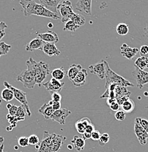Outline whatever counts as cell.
Returning a JSON list of instances; mask_svg holds the SVG:
<instances>
[{"label":"cell","mask_w":148,"mask_h":152,"mask_svg":"<svg viewBox=\"0 0 148 152\" xmlns=\"http://www.w3.org/2000/svg\"><path fill=\"white\" fill-rule=\"evenodd\" d=\"M7 119L10 123V126H7V127L6 128L7 131H11L13 128H15V126H16V124L18 123V121H24L23 119L18 118L16 115H9V114L7 115Z\"/></svg>","instance_id":"25"},{"label":"cell","mask_w":148,"mask_h":152,"mask_svg":"<svg viewBox=\"0 0 148 152\" xmlns=\"http://www.w3.org/2000/svg\"><path fill=\"white\" fill-rule=\"evenodd\" d=\"M7 28V24H6V23H4V21L0 22V31H4V29H5V28Z\"/></svg>","instance_id":"51"},{"label":"cell","mask_w":148,"mask_h":152,"mask_svg":"<svg viewBox=\"0 0 148 152\" xmlns=\"http://www.w3.org/2000/svg\"><path fill=\"white\" fill-rule=\"evenodd\" d=\"M92 0H78L76 5V9L86 15L92 14Z\"/></svg>","instance_id":"15"},{"label":"cell","mask_w":148,"mask_h":152,"mask_svg":"<svg viewBox=\"0 0 148 152\" xmlns=\"http://www.w3.org/2000/svg\"><path fill=\"white\" fill-rule=\"evenodd\" d=\"M48 26H49V28H52L53 27V24H52V23H49V25H48Z\"/></svg>","instance_id":"57"},{"label":"cell","mask_w":148,"mask_h":152,"mask_svg":"<svg viewBox=\"0 0 148 152\" xmlns=\"http://www.w3.org/2000/svg\"><path fill=\"white\" fill-rule=\"evenodd\" d=\"M139 52L137 48H131L126 43H123L120 46V53L124 58L131 60Z\"/></svg>","instance_id":"12"},{"label":"cell","mask_w":148,"mask_h":152,"mask_svg":"<svg viewBox=\"0 0 148 152\" xmlns=\"http://www.w3.org/2000/svg\"><path fill=\"white\" fill-rule=\"evenodd\" d=\"M5 36V31H0V40Z\"/></svg>","instance_id":"54"},{"label":"cell","mask_w":148,"mask_h":152,"mask_svg":"<svg viewBox=\"0 0 148 152\" xmlns=\"http://www.w3.org/2000/svg\"><path fill=\"white\" fill-rule=\"evenodd\" d=\"M18 145L21 147H26L29 145V139L27 137H25V136H23V137H20L18 140Z\"/></svg>","instance_id":"42"},{"label":"cell","mask_w":148,"mask_h":152,"mask_svg":"<svg viewBox=\"0 0 148 152\" xmlns=\"http://www.w3.org/2000/svg\"><path fill=\"white\" fill-rule=\"evenodd\" d=\"M51 75L53 78L57 79L58 80H61L64 78L65 72V69L63 67H59L57 69H54V70H52V72H51Z\"/></svg>","instance_id":"27"},{"label":"cell","mask_w":148,"mask_h":152,"mask_svg":"<svg viewBox=\"0 0 148 152\" xmlns=\"http://www.w3.org/2000/svg\"><path fill=\"white\" fill-rule=\"evenodd\" d=\"M28 139H29V145H36L40 143L39 137H38L36 134H31V135L28 137Z\"/></svg>","instance_id":"36"},{"label":"cell","mask_w":148,"mask_h":152,"mask_svg":"<svg viewBox=\"0 0 148 152\" xmlns=\"http://www.w3.org/2000/svg\"><path fill=\"white\" fill-rule=\"evenodd\" d=\"M134 66L141 70H144L148 68V58L144 56H140L135 61Z\"/></svg>","instance_id":"24"},{"label":"cell","mask_w":148,"mask_h":152,"mask_svg":"<svg viewBox=\"0 0 148 152\" xmlns=\"http://www.w3.org/2000/svg\"><path fill=\"white\" fill-rule=\"evenodd\" d=\"M68 148H69V149H72V148H73V147L71 146V145H68Z\"/></svg>","instance_id":"58"},{"label":"cell","mask_w":148,"mask_h":152,"mask_svg":"<svg viewBox=\"0 0 148 152\" xmlns=\"http://www.w3.org/2000/svg\"><path fill=\"white\" fill-rule=\"evenodd\" d=\"M26 64L27 66V69H29L34 75L36 84L40 87L47 75L50 74L49 64L44 61L37 62L32 57L26 61Z\"/></svg>","instance_id":"2"},{"label":"cell","mask_w":148,"mask_h":152,"mask_svg":"<svg viewBox=\"0 0 148 152\" xmlns=\"http://www.w3.org/2000/svg\"><path fill=\"white\" fill-rule=\"evenodd\" d=\"M70 20H71L72 21H74L76 25H78V26H83L86 22L85 18H84V17L83 16V15H80V14L75 13V12H74V13L72 14V15H71Z\"/></svg>","instance_id":"30"},{"label":"cell","mask_w":148,"mask_h":152,"mask_svg":"<svg viewBox=\"0 0 148 152\" xmlns=\"http://www.w3.org/2000/svg\"><path fill=\"white\" fill-rule=\"evenodd\" d=\"M39 1L40 4L44 6L47 10L58 15L57 8H58L59 4L63 1V0H39Z\"/></svg>","instance_id":"17"},{"label":"cell","mask_w":148,"mask_h":152,"mask_svg":"<svg viewBox=\"0 0 148 152\" xmlns=\"http://www.w3.org/2000/svg\"><path fill=\"white\" fill-rule=\"evenodd\" d=\"M52 96V100L57 101V102H61L62 96L60 94V92H53L51 94Z\"/></svg>","instance_id":"46"},{"label":"cell","mask_w":148,"mask_h":152,"mask_svg":"<svg viewBox=\"0 0 148 152\" xmlns=\"http://www.w3.org/2000/svg\"><path fill=\"white\" fill-rule=\"evenodd\" d=\"M79 27H80V26H78V25H76L74 21H72L71 20H69L68 21H67L66 23H65V26H64V28H63V30H64L65 31H71V32H75V31H76Z\"/></svg>","instance_id":"32"},{"label":"cell","mask_w":148,"mask_h":152,"mask_svg":"<svg viewBox=\"0 0 148 152\" xmlns=\"http://www.w3.org/2000/svg\"><path fill=\"white\" fill-rule=\"evenodd\" d=\"M11 48V45L4 42H0V56L7 55Z\"/></svg>","instance_id":"33"},{"label":"cell","mask_w":148,"mask_h":152,"mask_svg":"<svg viewBox=\"0 0 148 152\" xmlns=\"http://www.w3.org/2000/svg\"><path fill=\"white\" fill-rule=\"evenodd\" d=\"M139 53L141 56L147 57L148 58V45H142L139 49Z\"/></svg>","instance_id":"44"},{"label":"cell","mask_w":148,"mask_h":152,"mask_svg":"<svg viewBox=\"0 0 148 152\" xmlns=\"http://www.w3.org/2000/svg\"><path fill=\"white\" fill-rule=\"evenodd\" d=\"M116 31L119 35H126L129 31V26L125 23H120L116 27Z\"/></svg>","instance_id":"31"},{"label":"cell","mask_w":148,"mask_h":152,"mask_svg":"<svg viewBox=\"0 0 148 152\" xmlns=\"http://www.w3.org/2000/svg\"><path fill=\"white\" fill-rule=\"evenodd\" d=\"M3 84H4V86H5V88H8L12 90L14 94V98H15V99H16L21 104H23V105L24 106L25 108H26L27 110V115L28 116H31L32 113H31V111H30L27 99V93L24 92V91H21V90L18 89V88H15V87L13 86L12 85L10 84L7 81H4Z\"/></svg>","instance_id":"4"},{"label":"cell","mask_w":148,"mask_h":152,"mask_svg":"<svg viewBox=\"0 0 148 152\" xmlns=\"http://www.w3.org/2000/svg\"><path fill=\"white\" fill-rule=\"evenodd\" d=\"M64 85V82H61L60 80H57V79L53 78V77L50 80L43 83L44 87L51 94L53 92H60L63 90Z\"/></svg>","instance_id":"10"},{"label":"cell","mask_w":148,"mask_h":152,"mask_svg":"<svg viewBox=\"0 0 148 152\" xmlns=\"http://www.w3.org/2000/svg\"><path fill=\"white\" fill-rule=\"evenodd\" d=\"M90 72L97 75L100 79L105 78V64L104 60H102L100 62L93 65L89 66Z\"/></svg>","instance_id":"14"},{"label":"cell","mask_w":148,"mask_h":152,"mask_svg":"<svg viewBox=\"0 0 148 152\" xmlns=\"http://www.w3.org/2000/svg\"><path fill=\"white\" fill-rule=\"evenodd\" d=\"M19 3L23 8V12L25 16L34 15L52 18L54 20H58L60 18V15L51 12L42 4H38L33 0H20Z\"/></svg>","instance_id":"1"},{"label":"cell","mask_w":148,"mask_h":152,"mask_svg":"<svg viewBox=\"0 0 148 152\" xmlns=\"http://www.w3.org/2000/svg\"><path fill=\"white\" fill-rule=\"evenodd\" d=\"M7 108L8 109L9 115H15L17 113V110H18V107L15 106V104H7Z\"/></svg>","instance_id":"41"},{"label":"cell","mask_w":148,"mask_h":152,"mask_svg":"<svg viewBox=\"0 0 148 152\" xmlns=\"http://www.w3.org/2000/svg\"><path fill=\"white\" fill-rule=\"evenodd\" d=\"M125 117H126V113L122 110H117V111L115 112V113H114V118H115V119L117 120V121H123V120H125Z\"/></svg>","instance_id":"35"},{"label":"cell","mask_w":148,"mask_h":152,"mask_svg":"<svg viewBox=\"0 0 148 152\" xmlns=\"http://www.w3.org/2000/svg\"><path fill=\"white\" fill-rule=\"evenodd\" d=\"M109 107H110V109L111 110L117 112V110H120V105L118 103H117V101H114V102H113L112 103H111L110 104H109Z\"/></svg>","instance_id":"48"},{"label":"cell","mask_w":148,"mask_h":152,"mask_svg":"<svg viewBox=\"0 0 148 152\" xmlns=\"http://www.w3.org/2000/svg\"><path fill=\"white\" fill-rule=\"evenodd\" d=\"M144 36H145L146 37L148 38V23H147V26H146V27L144 28Z\"/></svg>","instance_id":"53"},{"label":"cell","mask_w":148,"mask_h":152,"mask_svg":"<svg viewBox=\"0 0 148 152\" xmlns=\"http://www.w3.org/2000/svg\"><path fill=\"white\" fill-rule=\"evenodd\" d=\"M82 135H83V138L84 140H88V139L91 138V133L85 132Z\"/></svg>","instance_id":"52"},{"label":"cell","mask_w":148,"mask_h":152,"mask_svg":"<svg viewBox=\"0 0 148 152\" xmlns=\"http://www.w3.org/2000/svg\"><path fill=\"white\" fill-rule=\"evenodd\" d=\"M128 99H130V96H118V97H116V101L121 106L125 101L128 100Z\"/></svg>","instance_id":"47"},{"label":"cell","mask_w":148,"mask_h":152,"mask_svg":"<svg viewBox=\"0 0 148 152\" xmlns=\"http://www.w3.org/2000/svg\"><path fill=\"white\" fill-rule=\"evenodd\" d=\"M109 139H110L109 134L108 133H103V134H101V137L99 139V144L101 145H105L107 142H109Z\"/></svg>","instance_id":"39"},{"label":"cell","mask_w":148,"mask_h":152,"mask_svg":"<svg viewBox=\"0 0 148 152\" xmlns=\"http://www.w3.org/2000/svg\"><path fill=\"white\" fill-rule=\"evenodd\" d=\"M52 140V134H50L47 131H45L43 132V140H41V142H40V148L38 150V152H49Z\"/></svg>","instance_id":"13"},{"label":"cell","mask_w":148,"mask_h":152,"mask_svg":"<svg viewBox=\"0 0 148 152\" xmlns=\"http://www.w3.org/2000/svg\"><path fill=\"white\" fill-rule=\"evenodd\" d=\"M136 121H137L141 127L148 133V120L141 118H136Z\"/></svg>","instance_id":"37"},{"label":"cell","mask_w":148,"mask_h":152,"mask_svg":"<svg viewBox=\"0 0 148 152\" xmlns=\"http://www.w3.org/2000/svg\"><path fill=\"white\" fill-rule=\"evenodd\" d=\"M50 105H52V107H53L54 110H60L61 109V102H57V101H54L51 99V101H49L48 102Z\"/></svg>","instance_id":"43"},{"label":"cell","mask_w":148,"mask_h":152,"mask_svg":"<svg viewBox=\"0 0 148 152\" xmlns=\"http://www.w3.org/2000/svg\"><path fill=\"white\" fill-rule=\"evenodd\" d=\"M75 127H76L77 132L79 133V134H83L84 132H85V126H84L83 124L80 121H77L75 124Z\"/></svg>","instance_id":"40"},{"label":"cell","mask_w":148,"mask_h":152,"mask_svg":"<svg viewBox=\"0 0 148 152\" xmlns=\"http://www.w3.org/2000/svg\"><path fill=\"white\" fill-rule=\"evenodd\" d=\"M42 50L49 56H57L61 53L54 43H50V42H45L43 46Z\"/></svg>","instance_id":"18"},{"label":"cell","mask_w":148,"mask_h":152,"mask_svg":"<svg viewBox=\"0 0 148 152\" xmlns=\"http://www.w3.org/2000/svg\"><path fill=\"white\" fill-rule=\"evenodd\" d=\"M3 149H4V144H1L0 145V152H3Z\"/></svg>","instance_id":"55"},{"label":"cell","mask_w":148,"mask_h":152,"mask_svg":"<svg viewBox=\"0 0 148 152\" xmlns=\"http://www.w3.org/2000/svg\"><path fill=\"white\" fill-rule=\"evenodd\" d=\"M3 142H4V137L0 136V144H2Z\"/></svg>","instance_id":"56"},{"label":"cell","mask_w":148,"mask_h":152,"mask_svg":"<svg viewBox=\"0 0 148 152\" xmlns=\"http://www.w3.org/2000/svg\"><path fill=\"white\" fill-rule=\"evenodd\" d=\"M79 121L83 124V125L85 126V127L86 126H88V125L91 124H92L91 120H90L88 117H83V118H82L81 119H79Z\"/></svg>","instance_id":"49"},{"label":"cell","mask_w":148,"mask_h":152,"mask_svg":"<svg viewBox=\"0 0 148 152\" xmlns=\"http://www.w3.org/2000/svg\"><path fill=\"white\" fill-rule=\"evenodd\" d=\"M147 94H148L147 92H144V95H146V96H147V95H148Z\"/></svg>","instance_id":"59"},{"label":"cell","mask_w":148,"mask_h":152,"mask_svg":"<svg viewBox=\"0 0 148 152\" xmlns=\"http://www.w3.org/2000/svg\"><path fill=\"white\" fill-rule=\"evenodd\" d=\"M71 111L68 109L61 108L60 110H55L52 116L50 117V119L54 121H57L61 125H65V119L67 118V117H68V115H71Z\"/></svg>","instance_id":"8"},{"label":"cell","mask_w":148,"mask_h":152,"mask_svg":"<svg viewBox=\"0 0 148 152\" xmlns=\"http://www.w3.org/2000/svg\"><path fill=\"white\" fill-rule=\"evenodd\" d=\"M38 111H39L40 113L43 115L44 118H46V119H50V117L52 116L54 110L52 105H50L49 103H44L40 107Z\"/></svg>","instance_id":"21"},{"label":"cell","mask_w":148,"mask_h":152,"mask_svg":"<svg viewBox=\"0 0 148 152\" xmlns=\"http://www.w3.org/2000/svg\"><path fill=\"white\" fill-rule=\"evenodd\" d=\"M74 12L72 3L70 0L63 1L59 4L58 8H57V13L60 15V19L63 23H66L67 21H68Z\"/></svg>","instance_id":"5"},{"label":"cell","mask_w":148,"mask_h":152,"mask_svg":"<svg viewBox=\"0 0 148 152\" xmlns=\"http://www.w3.org/2000/svg\"><path fill=\"white\" fill-rule=\"evenodd\" d=\"M101 98H109V99H116V95L114 91H109V89H106V91L101 96Z\"/></svg>","instance_id":"38"},{"label":"cell","mask_w":148,"mask_h":152,"mask_svg":"<svg viewBox=\"0 0 148 152\" xmlns=\"http://www.w3.org/2000/svg\"><path fill=\"white\" fill-rule=\"evenodd\" d=\"M132 75L136 80V86L140 89H141L144 85L148 83V72L141 70L134 66V69L133 70Z\"/></svg>","instance_id":"7"},{"label":"cell","mask_w":148,"mask_h":152,"mask_svg":"<svg viewBox=\"0 0 148 152\" xmlns=\"http://www.w3.org/2000/svg\"><path fill=\"white\" fill-rule=\"evenodd\" d=\"M71 143L74 144V148L77 150L78 151H81L84 150L85 147V140L83 137H81L78 135H75L71 140Z\"/></svg>","instance_id":"23"},{"label":"cell","mask_w":148,"mask_h":152,"mask_svg":"<svg viewBox=\"0 0 148 152\" xmlns=\"http://www.w3.org/2000/svg\"><path fill=\"white\" fill-rule=\"evenodd\" d=\"M27 115V110L25 108L23 104H21L18 107V110H17V113H16V116L18 117V118H21V119L24 120L25 117L26 115Z\"/></svg>","instance_id":"34"},{"label":"cell","mask_w":148,"mask_h":152,"mask_svg":"<svg viewBox=\"0 0 148 152\" xmlns=\"http://www.w3.org/2000/svg\"><path fill=\"white\" fill-rule=\"evenodd\" d=\"M87 77V70L85 69H82L80 72H79L76 77L72 80V83L74 86L81 87L86 83V79Z\"/></svg>","instance_id":"19"},{"label":"cell","mask_w":148,"mask_h":152,"mask_svg":"<svg viewBox=\"0 0 148 152\" xmlns=\"http://www.w3.org/2000/svg\"><path fill=\"white\" fill-rule=\"evenodd\" d=\"M45 42L40 39L39 37H36L33 39L32 40L30 41L26 45L27 51H33L35 50H43V46Z\"/></svg>","instance_id":"20"},{"label":"cell","mask_w":148,"mask_h":152,"mask_svg":"<svg viewBox=\"0 0 148 152\" xmlns=\"http://www.w3.org/2000/svg\"><path fill=\"white\" fill-rule=\"evenodd\" d=\"M1 96V99L5 102H10L14 99L13 92L12 90L8 88H5L2 90Z\"/></svg>","instance_id":"28"},{"label":"cell","mask_w":148,"mask_h":152,"mask_svg":"<svg viewBox=\"0 0 148 152\" xmlns=\"http://www.w3.org/2000/svg\"><path fill=\"white\" fill-rule=\"evenodd\" d=\"M1 99H0V104H1Z\"/></svg>","instance_id":"60"},{"label":"cell","mask_w":148,"mask_h":152,"mask_svg":"<svg viewBox=\"0 0 148 152\" xmlns=\"http://www.w3.org/2000/svg\"><path fill=\"white\" fill-rule=\"evenodd\" d=\"M105 64V78H106V84L105 87L106 88L111 84H115L117 86L125 87H133V83H130L129 80H126L123 77L116 73L115 72L111 69L109 64L107 61H104Z\"/></svg>","instance_id":"3"},{"label":"cell","mask_w":148,"mask_h":152,"mask_svg":"<svg viewBox=\"0 0 148 152\" xmlns=\"http://www.w3.org/2000/svg\"><path fill=\"white\" fill-rule=\"evenodd\" d=\"M17 80L21 82L25 88L32 89L36 84L34 75L29 69H25L17 75Z\"/></svg>","instance_id":"6"},{"label":"cell","mask_w":148,"mask_h":152,"mask_svg":"<svg viewBox=\"0 0 148 152\" xmlns=\"http://www.w3.org/2000/svg\"><path fill=\"white\" fill-rule=\"evenodd\" d=\"M114 91V93H115L116 97H118V96H130V94H131V92L128 91L127 87L120 86H117Z\"/></svg>","instance_id":"26"},{"label":"cell","mask_w":148,"mask_h":152,"mask_svg":"<svg viewBox=\"0 0 148 152\" xmlns=\"http://www.w3.org/2000/svg\"><path fill=\"white\" fill-rule=\"evenodd\" d=\"M82 69V66H81L80 64H72V65L70 66L69 69H68V72H67V75H68V79H69L71 81H72Z\"/></svg>","instance_id":"22"},{"label":"cell","mask_w":148,"mask_h":152,"mask_svg":"<svg viewBox=\"0 0 148 152\" xmlns=\"http://www.w3.org/2000/svg\"><path fill=\"white\" fill-rule=\"evenodd\" d=\"M121 107H122V110H123L125 113H131L135 107V103L133 100L128 99L121 105Z\"/></svg>","instance_id":"29"},{"label":"cell","mask_w":148,"mask_h":152,"mask_svg":"<svg viewBox=\"0 0 148 152\" xmlns=\"http://www.w3.org/2000/svg\"><path fill=\"white\" fill-rule=\"evenodd\" d=\"M38 37L42 39L44 42H50V43H56L59 42V37L57 34L52 30H48L46 32L42 33V34H38Z\"/></svg>","instance_id":"16"},{"label":"cell","mask_w":148,"mask_h":152,"mask_svg":"<svg viewBox=\"0 0 148 152\" xmlns=\"http://www.w3.org/2000/svg\"><path fill=\"white\" fill-rule=\"evenodd\" d=\"M65 140H66V137L52 133V140L49 152H58L61 149Z\"/></svg>","instance_id":"9"},{"label":"cell","mask_w":148,"mask_h":152,"mask_svg":"<svg viewBox=\"0 0 148 152\" xmlns=\"http://www.w3.org/2000/svg\"><path fill=\"white\" fill-rule=\"evenodd\" d=\"M95 125H94L93 123H92L91 124L88 125V126H86V127H85V132H87L92 133L93 132V131H95Z\"/></svg>","instance_id":"50"},{"label":"cell","mask_w":148,"mask_h":152,"mask_svg":"<svg viewBox=\"0 0 148 152\" xmlns=\"http://www.w3.org/2000/svg\"><path fill=\"white\" fill-rule=\"evenodd\" d=\"M101 134L98 130H96L95 129V131H93V132L91 133V139L94 141H99V139L101 137Z\"/></svg>","instance_id":"45"},{"label":"cell","mask_w":148,"mask_h":152,"mask_svg":"<svg viewBox=\"0 0 148 152\" xmlns=\"http://www.w3.org/2000/svg\"><path fill=\"white\" fill-rule=\"evenodd\" d=\"M134 132L141 145H144L147 144L148 139V133L143 129L137 121L135 120Z\"/></svg>","instance_id":"11"}]
</instances>
